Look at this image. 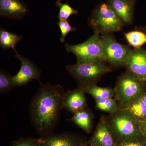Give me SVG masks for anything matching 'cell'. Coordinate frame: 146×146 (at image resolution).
Wrapping results in <instances>:
<instances>
[{"mask_svg": "<svg viewBox=\"0 0 146 146\" xmlns=\"http://www.w3.org/2000/svg\"><path fill=\"white\" fill-rule=\"evenodd\" d=\"M65 93L60 84H42L32 99L29 108L30 119L41 136L52 133L59 123Z\"/></svg>", "mask_w": 146, "mask_h": 146, "instance_id": "6da1fadb", "label": "cell"}, {"mask_svg": "<svg viewBox=\"0 0 146 146\" xmlns=\"http://www.w3.org/2000/svg\"><path fill=\"white\" fill-rule=\"evenodd\" d=\"M106 119L114 137L120 144L139 140L143 136L139 121L126 110H119Z\"/></svg>", "mask_w": 146, "mask_h": 146, "instance_id": "7a4b0ae2", "label": "cell"}, {"mask_svg": "<svg viewBox=\"0 0 146 146\" xmlns=\"http://www.w3.org/2000/svg\"><path fill=\"white\" fill-rule=\"evenodd\" d=\"M143 81L132 73L127 71L119 76L114 89V97L120 109L126 110L144 94Z\"/></svg>", "mask_w": 146, "mask_h": 146, "instance_id": "3957f363", "label": "cell"}, {"mask_svg": "<svg viewBox=\"0 0 146 146\" xmlns=\"http://www.w3.org/2000/svg\"><path fill=\"white\" fill-rule=\"evenodd\" d=\"M66 69L81 88L97 84L104 76L112 71L106 62L102 60L77 62L67 65Z\"/></svg>", "mask_w": 146, "mask_h": 146, "instance_id": "277c9868", "label": "cell"}, {"mask_svg": "<svg viewBox=\"0 0 146 146\" xmlns=\"http://www.w3.org/2000/svg\"><path fill=\"white\" fill-rule=\"evenodd\" d=\"M88 23L94 33L101 35L121 31L125 26L107 2L102 3L97 7L89 18Z\"/></svg>", "mask_w": 146, "mask_h": 146, "instance_id": "5b68a950", "label": "cell"}, {"mask_svg": "<svg viewBox=\"0 0 146 146\" xmlns=\"http://www.w3.org/2000/svg\"><path fill=\"white\" fill-rule=\"evenodd\" d=\"M65 47L68 52L76 56L77 62L95 60L106 62L101 35L97 33H94L82 43L74 45L66 43Z\"/></svg>", "mask_w": 146, "mask_h": 146, "instance_id": "8992f818", "label": "cell"}, {"mask_svg": "<svg viewBox=\"0 0 146 146\" xmlns=\"http://www.w3.org/2000/svg\"><path fill=\"white\" fill-rule=\"evenodd\" d=\"M101 38L106 62L113 67L125 66L133 49L120 44L112 34L102 35Z\"/></svg>", "mask_w": 146, "mask_h": 146, "instance_id": "52a82bcc", "label": "cell"}, {"mask_svg": "<svg viewBox=\"0 0 146 146\" xmlns=\"http://www.w3.org/2000/svg\"><path fill=\"white\" fill-rule=\"evenodd\" d=\"M15 56L21 62V68L19 72L13 76V81L16 86H23L33 80H36L42 84L40 80L42 75L41 70L29 58L21 56L18 52L15 53Z\"/></svg>", "mask_w": 146, "mask_h": 146, "instance_id": "ba28073f", "label": "cell"}, {"mask_svg": "<svg viewBox=\"0 0 146 146\" xmlns=\"http://www.w3.org/2000/svg\"><path fill=\"white\" fill-rule=\"evenodd\" d=\"M83 139L70 132L52 133L38 138V146H84Z\"/></svg>", "mask_w": 146, "mask_h": 146, "instance_id": "9c48e42d", "label": "cell"}, {"mask_svg": "<svg viewBox=\"0 0 146 146\" xmlns=\"http://www.w3.org/2000/svg\"><path fill=\"white\" fill-rule=\"evenodd\" d=\"M88 143L92 146H116L115 137L108 124L106 117L103 116L100 118Z\"/></svg>", "mask_w": 146, "mask_h": 146, "instance_id": "30bf717a", "label": "cell"}, {"mask_svg": "<svg viewBox=\"0 0 146 146\" xmlns=\"http://www.w3.org/2000/svg\"><path fill=\"white\" fill-rule=\"evenodd\" d=\"M125 67L127 71L146 82V50L141 47L132 50Z\"/></svg>", "mask_w": 146, "mask_h": 146, "instance_id": "8fae6325", "label": "cell"}, {"mask_svg": "<svg viewBox=\"0 0 146 146\" xmlns=\"http://www.w3.org/2000/svg\"><path fill=\"white\" fill-rule=\"evenodd\" d=\"M29 10L23 0H0V15L15 20H22Z\"/></svg>", "mask_w": 146, "mask_h": 146, "instance_id": "7c38bea8", "label": "cell"}, {"mask_svg": "<svg viewBox=\"0 0 146 146\" xmlns=\"http://www.w3.org/2000/svg\"><path fill=\"white\" fill-rule=\"evenodd\" d=\"M83 89H76L65 92L63 99V107L73 114L86 108L87 103Z\"/></svg>", "mask_w": 146, "mask_h": 146, "instance_id": "4fadbf2b", "label": "cell"}, {"mask_svg": "<svg viewBox=\"0 0 146 146\" xmlns=\"http://www.w3.org/2000/svg\"><path fill=\"white\" fill-rule=\"evenodd\" d=\"M107 3L125 25L131 23L136 0H108Z\"/></svg>", "mask_w": 146, "mask_h": 146, "instance_id": "5bb4252c", "label": "cell"}, {"mask_svg": "<svg viewBox=\"0 0 146 146\" xmlns=\"http://www.w3.org/2000/svg\"><path fill=\"white\" fill-rule=\"evenodd\" d=\"M94 114L87 108L74 113L70 121L74 123L86 133H91L94 124Z\"/></svg>", "mask_w": 146, "mask_h": 146, "instance_id": "9a60e30c", "label": "cell"}, {"mask_svg": "<svg viewBox=\"0 0 146 146\" xmlns=\"http://www.w3.org/2000/svg\"><path fill=\"white\" fill-rule=\"evenodd\" d=\"M81 89H83L85 94L91 95L96 102L103 99L114 98L115 96L114 88L100 87L98 86L97 84L89 85Z\"/></svg>", "mask_w": 146, "mask_h": 146, "instance_id": "2e32d148", "label": "cell"}, {"mask_svg": "<svg viewBox=\"0 0 146 146\" xmlns=\"http://www.w3.org/2000/svg\"><path fill=\"white\" fill-rule=\"evenodd\" d=\"M23 39V37L15 33L7 31L3 29H0V46L4 49L12 48L17 53L15 46Z\"/></svg>", "mask_w": 146, "mask_h": 146, "instance_id": "e0dca14e", "label": "cell"}, {"mask_svg": "<svg viewBox=\"0 0 146 146\" xmlns=\"http://www.w3.org/2000/svg\"><path fill=\"white\" fill-rule=\"evenodd\" d=\"M125 39L134 48H140L146 43V34L140 31H134L124 33Z\"/></svg>", "mask_w": 146, "mask_h": 146, "instance_id": "ac0fdd59", "label": "cell"}, {"mask_svg": "<svg viewBox=\"0 0 146 146\" xmlns=\"http://www.w3.org/2000/svg\"><path fill=\"white\" fill-rule=\"evenodd\" d=\"M97 109L103 112H108L110 115L115 113L119 110V107L115 98L103 99L96 102Z\"/></svg>", "mask_w": 146, "mask_h": 146, "instance_id": "d6986e66", "label": "cell"}, {"mask_svg": "<svg viewBox=\"0 0 146 146\" xmlns=\"http://www.w3.org/2000/svg\"><path fill=\"white\" fill-rule=\"evenodd\" d=\"M142 97L126 109L139 121L146 120V105Z\"/></svg>", "mask_w": 146, "mask_h": 146, "instance_id": "ffe728a7", "label": "cell"}, {"mask_svg": "<svg viewBox=\"0 0 146 146\" xmlns=\"http://www.w3.org/2000/svg\"><path fill=\"white\" fill-rule=\"evenodd\" d=\"M16 86L13 76L7 71L1 69L0 70V93H7Z\"/></svg>", "mask_w": 146, "mask_h": 146, "instance_id": "44dd1931", "label": "cell"}, {"mask_svg": "<svg viewBox=\"0 0 146 146\" xmlns=\"http://www.w3.org/2000/svg\"><path fill=\"white\" fill-rule=\"evenodd\" d=\"M55 4L59 7L58 18L59 21H67L72 15L78 13L77 10L72 8L68 3H63L61 0H57Z\"/></svg>", "mask_w": 146, "mask_h": 146, "instance_id": "7402d4cb", "label": "cell"}, {"mask_svg": "<svg viewBox=\"0 0 146 146\" xmlns=\"http://www.w3.org/2000/svg\"><path fill=\"white\" fill-rule=\"evenodd\" d=\"M58 26L60 29L61 33V36L60 38V41L62 43L65 42L66 35L71 32L76 31L77 29L72 27L67 21H59L58 22Z\"/></svg>", "mask_w": 146, "mask_h": 146, "instance_id": "603a6c76", "label": "cell"}, {"mask_svg": "<svg viewBox=\"0 0 146 146\" xmlns=\"http://www.w3.org/2000/svg\"><path fill=\"white\" fill-rule=\"evenodd\" d=\"M10 146H38V138L22 137L13 141Z\"/></svg>", "mask_w": 146, "mask_h": 146, "instance_id": "cb8c5ba5", "label": "cell"}, {"mask_svg": "<svg viewBox=\"0 0 146 146\" xmlns=\"http://www.w3.org/2000/svg\"><path fill=\"white\" fill-rule=\"evenodd\" d=\"M120 146H144L140 140L127 141L120 144Z\"/></svg>", "mask_w": 146, "mask_h": 146, "instance_id": "d4e9b609", "label": "cell"}, {"mask_svg": "<svg viewBox=\"0 0 146 146\" xmlns=\"http://www.w3.org/2000/svg\"><path fill=\"white\" fill-rule=\"evenodd\" d=\"M140 127L143 136L146 137V120L139 121Z\"/></svg>", "mask_w": 146, "mask_h": 146, "instance_id": "484cf974", "label": "cell"}, {"mask_svg": "<svg viewBox=\"0 0 146 146\" xmlns=\"http://www.w3.org/2000/svg\"><path fill=\"white\" fill-rule=\"evenodd\" d=\"M142 98H143V100L144 102H145V103L146 105V93H144L143 97H142Z\"/></svg>", "mask_w": 146, "mask_h": 146, "instance_id": "4316f807", "label": "cell"}, {"mask_svg": "<svg viewBox=\"0 0 146 146\" xmlns=\"http://www.w3.org/2000/svg\"><path fill=\"white\" fill-rule=\"evenodd\" d=\"M143 30L144 31L143 32H144L146 34V28L144 29H143Z\"/></svg>", "mask_w": 146, "mask_h": 146, "instance_id": "83f0119b", "label": "cell"}, {"mask_svg": "<svg viewBox=\"0 0 146 146\" xmlns=\"http://www.w3.org/2000/svg\"><path fill=\"white\" fill-rule=\"evenodd\" d=\"M84 146H91V145L87 146V145H86Z\"/></svg>", "mask_w": 146, "mask_h": 146, "instance_id": "f1b7e54d", "label": "cell"}]
</instances>
